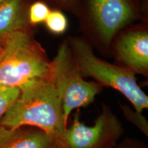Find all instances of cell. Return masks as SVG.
Returning a JSON list of instances; mask_svg holds the SVG:
<instances>
[{
  "mask_svg": "<svg viewBox=\"0 0 148 148\" xmlns=\"http://www.w3.org/2000/svg\"><path fill=\"white\" fill-rule=\"evenodd\" d=\"M19 88V97L0 120V125L35 127L62 140L68 124L51 77L31 81Z\"/></svg>",
  "mask_w": 148,
  "mask_h": 148,
  "instance_id": "obj_1",
  "label": "cell"
},
{
  "mask_svg": "<svg viewBox=\"0 0 148 148\" xmlns=\"http://www.w3.org/2000/svg\"><path fill=\"white\" fill-rule=\"evenodd\" d=\"M0 57V85L18 87L51 77V61L41 47L23 29L3 38Z\"/></svg>",
  "mask_w": 148,
  "mask_h": 148,
  "instance_id": "obj_2",
  "label": "cell"
},
{
  "mask_svg": "<svg viewBox=\"0 0 148 148\" xmlns=\"http://www.w3.org/2000/svg\"><path fill=\"white\" fill-rule=\"evenodd\" d=\"M71 48L72 54L83 76L92 77L102 87L107 86L118 90L138 112L147 109V95L138 84L132 71L97 58L90 45L82 40L73 39Z\"/></svg>",
  "mask_w": 148,
  "mask_h": 148,
  "instance_id": "obj_3",
  "label": "cell"
},
{
  "mask_svg": "<svg viewBox=\"0 0 148 148\" xmlns=\"http://www.w3.org/2000/svg\"><path fill=\"white\" fill-rule=\"evenodd\" d=\"M51 79L60 97L64 119L68 124L72 111L91 104L102 90V86L83 78L71 49L66 44L59 47L56 56L51 60Z\"/></svg>",
  "mask_w": 148,
  "mask_h": 148,
  "instance_id": "obj_4",
  "label": "cell"
},
{
  "mask_svg": "<svg viewBox=\"0 0 148 148\" xmlns=\"http://www.w3.org/2000/svg\"><path fill=\"white\" fill-rule=\"evenodd\" d=\"M101 110L92 125L84 124L79 111L75 112L62 138L66 148H114L124 134V127L109 105L102 103Z\"/></svg>",
  "mask_w": 148,
  "mask_h": 148,
  "instance_id": "obj_5",
  "label": "cell"
},
{
  "mask_svg": "<svg viewBox=\"0 0 148 148\" xmlns=\"http://www.w3.org/2000/svg\"><path fill=\"white\" fill-rule=\"evenodd\" d=\"M96 27L106 42H109L120 29L133 17L127 0H89Z\"/></svg>",
  "mask_w": 148,
  "mask_h": 148,
  "instance_id": "obj_6",
  "label": "cell"
},
{
  "mask_svg": "<svg viewBox=\"0 0 148 148\" xmlns=\"http://www.w3.org/2000/svg\"><path fill=\"white\" fill-rule=\"evenodd\" d=\"M0 148H66L63 140L32 126L0 125Z\"/></svg>",
  "mask_w": 148,
  "mask_h": 148,
  "instance_id": "obj_7",
  "label": "cell"
},
{
  "mask_svg": "<svg viewBox=\"0 0 148 148\" xmlns=\"http://www.w3.org/2000/svg\"><path fill=\"white\" fill-rule=\"evenodd\" d=\"M116 58L122 66L134 74L147 75L148 71V34L133 31L123 34L116 45Z\"/></svg>",
  "mask_w": 148,
  "mask_h": 148,
  "instance_id": "obj_8",
  "label": "cell"
},
{
  "mask_svg": "<svg viewBox=\"0 0 148 148\" xmlns=\"http://www.w3.org/2000/svg\"><path fill=\"white\" fill-rule=\"evenodd\" d=\"M21 0H3L0 3V39L23 29Z\"/></svg>",
  "mask_w": 148,
  "mask_h": 148,
  "instance_id": "obj_9",
  "label": "cell"
},
{
  "mask_svg": "<svg viewBox=\"0 0 148 148\" xmlns=\"http://www.w3.org/2000/svg\"><path fill=\"white\" fill-rule=\"evenodd\" d=\"M119 108L125 119L134 125L146 137H148V121L142 112L132 110L128 105L123 103H119Z\"/></svg>",
  "mask_w": 148,
  "mask_h": 148,
  "instance_id": "obj_10",
  "label": "cell"
},
{
  "mask_svg": "<svg viewBox=\"0 0 148 148\" xmlns=\"http://www.w3.org/2000/svg\"><path fill=\"white\" fill-rule=\"evenodd\" d=\"M20 92L18 87L0 85V120L13 106Z\"/></svg>",
  "mask_w": 148,
  "mask_h": 148,
  "instance_id": "obj_11",
  "label": "cell"
},
{
  "mask_svg": "<svg viewBox=\"0 0 148 148\" xmlns=\"http://www.w3.org/2000/svg\"><path fill=\"white\" fill-rule=\"evenodd\" d=\"M47 28L55 34H62L67 27V20L60 11H50L45 19Z\"/></svg>",
  "mask_w": 148,
  "mask_h": 148,
  "instance_id": "obj_12",
  "label": "cell"
},
{
  "mask_svg": "<svg viewBox=\"0 0 148 148\" xmlns=\"http://www.w3.org/2000/svg\"><path fill=\"white\" fill-rule=\"evenodd\" d=\"M50 10L45 3L38 1L31 5L29 12V21L33 24H38L45 21Z\"/></svg>",
  "mask_w": 148,
  "mask_h": 148,
  "instance_id": "obj_13",
  "label": "cell"
},
{
  "mask_svg": "<svg viewBox=\"0 0 148 148\" xmlns=\"http://www.w3.org/2000/svg\"><path fill=\"white\" fill-rule=\"evenodd\" d=\"M114 148H148V146L138 138L125 137L120 140Z\"/></svg>",
  "mask_w": 148,
  "mask_h": 148,
  "instance_id": "obj_14",
  "label": "cell"
},
{
  "mask_svg": "<svg viewBox=\"0 0 148 148\" xmlns=\"http://www.w3.org/2000/svg\"><path fill=\"white\" fill-rule=\"evenodd\" d=\"M3 52V47H2V45L1 44H0V57H1V53Z\"/></svg>",
  "mask_w": 148,
  "mask_h": 148,
  "instance_id": "obj_15",
  "label": "cell"
},
{
  "mask_svg": "<svg viewBox=\"0 0 148 148\" xmlns=\"http://www.w3.org/2000/svg\"><path fill=\"white\" fill-rule=\"evenodd\" d=\"M3 1V0H0V3H1V2H2V1Z\"/></svg>",
  "mask_w": 148,
  "mask_h": 148,
  "instance_id": "obj_16",
  "label": "cell"
}]
</instances>
